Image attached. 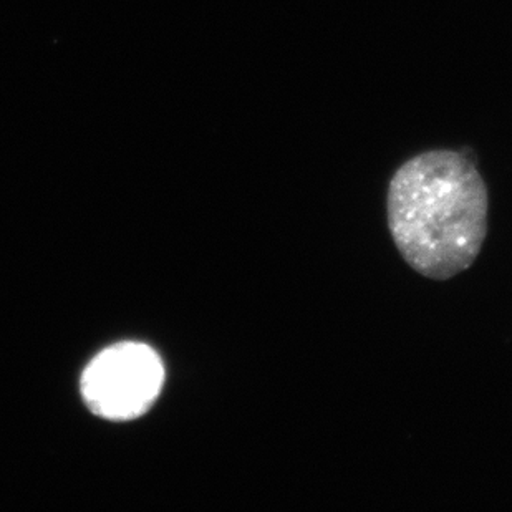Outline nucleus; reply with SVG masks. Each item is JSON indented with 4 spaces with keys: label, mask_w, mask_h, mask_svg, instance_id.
Segmentation results:
<instances>
[{
    "label": "nucleus",
    "mask_w": 512,
    "mask_h": 512,
    "mask_svg": "<svg viewBox=\"0 0 512 512\" xmlns=\"http://www.w3.org/2000/svg\"><path fill=\"white\" fill-rule=\"evenodd\" d=\"M165 368L145 343L123 342L93 358L82 377V395L95 415L133 420L160 395Z\"/></svg>",
    "instance_id": "f03ea898"
},
{
    "label": "nucleus",
    "mask_w": 512,
    "mask_h": 512,
    "mask_svg": "<svg viewBox=\"0 0 512 512\" xmlns=\"http://www.w3.org/2000/svg\"><path fill=\"white\" fill-rule=\"evenodd\" d=\"M489 196L468 156L428 151L395 173L388 228L403 261L423 277L448 281L473 266L488 236Z\"/></svg>",
    "instance_id": "f257e3e1"
}]
</instances>
